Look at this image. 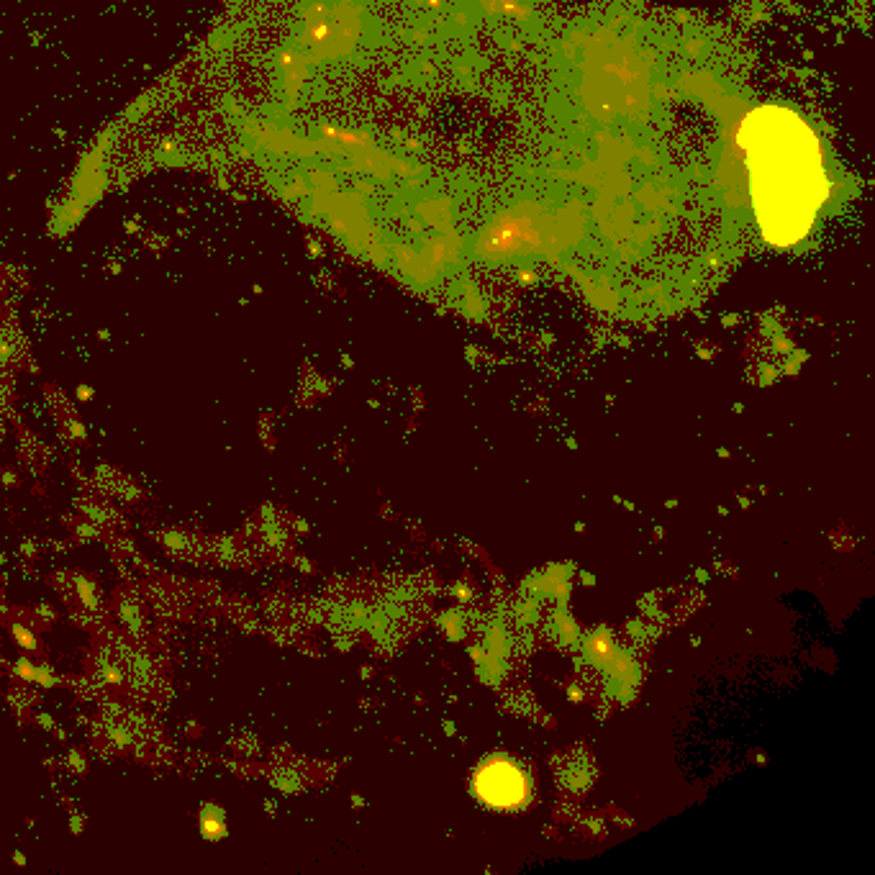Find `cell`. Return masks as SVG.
Here are the masks:
<instances>
[{"mask_svg": "<svg viewBox=\"0 0 875 875\" xmlns=\"http://www.w3.org/2000/svg\"><path fill=\"white\" fill-rule=\"evenodd\" d=\"M740 144L765 239L778 247L801 242L829 193L816 134L796 113L765 106L747 116Z\"/></svg>", "mask_w": 875, "mask_h": 875, "instance_id": "1", "label": "cell"}, {"mask_svg": "<svg viewBox=\"0 0 875 875\" xmlns=\"http://www.w3.org/2000/svg\"><path fill=\"white\" fill-rule=\"evenodd\" d=\"M475 793L496 809H511L527 801V775L506 757H491L475 775Z\"/></svg>", "mask_w": 875, "mask_h": 875, "instance_id": "2", "label": "cell"}, {"mask_svg": "<svg viewBox=\"0 0 875 875\" xmlns=\"http://www.w3.org/2000/svg\"><path fill=\"white\" fill-rule=\"evenodd\" d=\"M586 655L591 657V660H593V663H596V665H604V668H606V665L611 663V657H614V647H611L609 637H606L604 632L593 634V637L588 639Z\"/></svg>", "mask_w": 875, "mask_h": 875, "instance_id": "3", "label": "cell"}, {"mask_svg": "<svg viewBox=\"0 0 875 875\" xmlns=\"http://www.w3.org/2000/svg\"><path fill=\"white\" fill-rule=\"evenodd\" d=\"M201 829H203V837H206V840H221V837L226 834L224 814H221L219 809H213V814L208 816V811H206L201 819Z\"/></svg>", "mask_w": 875, "mask_h": 875, "instance_id": "4", "label": "cell"}, {"mask_svg": "<svg viewBox=\"0 0 875 875\" xmlns=\"http://www.w3.org/2000/svg\"><path fill=\"white\" fill-rule=\"evenodd\" d=\"M77 593H80V598H83V604L88 606V609H98V596H95V586L93 583H88V580L77 578Z\"/></svg>", "mask_w": 875, "mask_h": 875, "instance_id": "5", "label": "cell"}, {"mask_svg": "<svg viewBox=\"0 0 875 875\" xmlns=\"http://www.w3.org/2000/svg\"><path fill=\"white\" fill-rule=\"evenodd\" d=\"M121 619H124V624H129L131 632H142V616H139L136 606L124 604V609H121Z\"/></svg>", "mask_w": 875, "mask_h": 875, "instance_id": "6", "label": "cell"}, {"mask_svg": "<svg viewBox=\"0 0 875 875\" xmlns=\"http://www.w3.org/2000/svg\"><path fill=\"white\" fill-rule=\"evenodd\" d=\"M13 637H16V642L24 647V650H36V637L29 632V629L18 627L16 624V627H13Z\"/></svg>", "mask_w": 875, "mask_h": 875, "instance_id": "7", "label": "cell"}, {"mask_svg": "<svg viewBox=\"0 0 875 875\" xmlns=\"http://www.w3.org/2000/svg\"><path fill=\"white\" fill-rule=\"evenodd\" d=\"M34 680H36V683H39V686H44V688L57 686V678H54V673H52V668H49V665H42V668H36Z\"/></svg>", "mask_w": 875, "mask_h": 875, "instance_id": "8", "label": "cell"}, {"mask_svg": "<svg viewBox=\"0 0 875 875\" xmlns=\"http://www.w3.org/2000/svg\"><path fill=\"white\" fill-rule=\"evenodd\" d=\"M16 675H18V678H24V680H34L36 668L24 657V660H18V663H16Z\"/></svg>", "mask_w": 875, "mask_h": 875, "instance_id": "9", "label": "cell"}, {"mask_svg": "<svg viewBox=\"0 0 875 875\" xmlns=\"http://www.w3.org/2000/svg\"><path fill=\"white\" fill-rule=\"evenodd\" d=\"M77 396H80V398H90V396H93V393H90L88 388H80V391H77Z\"/></svg>", "mask_w": 875, "mask_h": 875, "instance_id": "10", "label": "cell"}]
</instances>
